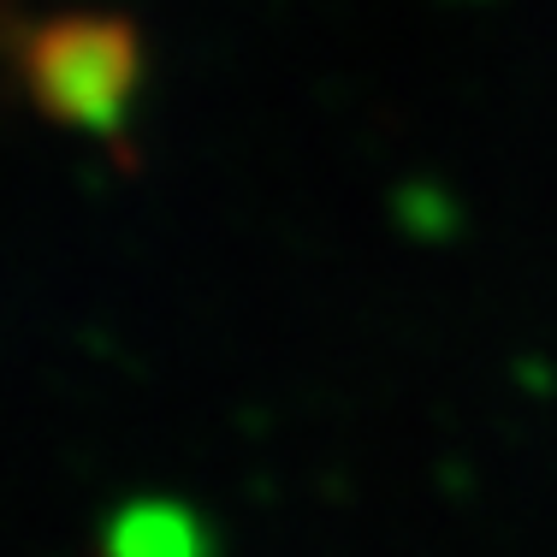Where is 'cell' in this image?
Wrapping results in <instances>:
<instances>
[{
	"label": "cell",
	"instance_id": "6da1fadb",
	"mask_svg": "<svg viewBox=\"0 0 557 557\" xmlns=\"http://www.w3.org/2000/svg\"><path fill=\"white\" fill-rule=\"evenodd\" d=\"M0 72L42 125L125 149L131 101L143 84V48L125 18L84 7L30 12L0 0Z\"/></svg>",
	"mask_w": 557,
	"mask_h": 557
},
{
	"label": "cell",
	"instance_id": "7a4b0ae2",
	"mask_svg": "<svg viewBox=\"0 0 557 557\" xmlns=\"http://www.w3.org/2000/svg\"><path fill=\"white\" fill-rule=\"evenodd\" d=\"M101 557H214L202 516L178 498H131L101 522Z\"/></svg>",
	"mask_w": 557,
	"mask_h": 557
}]
</instances>
